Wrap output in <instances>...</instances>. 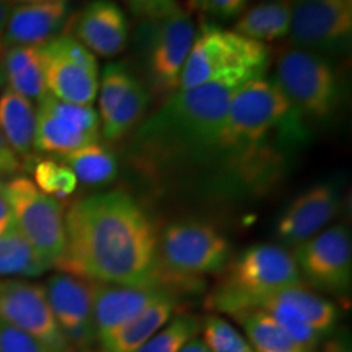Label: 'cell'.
<instances>
[{"instance_id": "e0dca14e", "label": "cell", "mask_w": 352, "mask_h": 352, "mask_svg": "<svg viewBox=\"0 0 352 352\" xmlns=\"http://www.w3.org/2000/svg\"><path fill=\"white\" fill-rule=\"evenodd\" d=\"M338 195L331 184H316L298 195L280 214L276 235L285 245L298 246L324 230L338 212Z\"/></svg>"}, {"instance_id": "9c48e42d", "label": "cell", "mask_w": 352, "mask_h": 352, "mask_svg": "<svg viewBox=\"0 0 352 352\" xmlns=\"http://www.w3.org/2000/svg\"><path fill=\"white\" fill-rule=\"evenodd\" d=\"M144 69L151 94L168 98L178 91L196 26L183 7L164 19L144 21Z\"/></svg>"}, {"instance_id": "f6af8a7d", "label": "cell", "mask_w": 352, "mask_h": 352, "mask_svg": "<svg viewBox=\"0 0 352 352\" xmlns=\"http://www.w3.org/2000/svg\"><path fill=\"white\" fill-rule=\"evenodd\" d=\"M264 2H267V0H264Z\"/></svg>"}, {"instance_id": "ba28073f", "label": "cell", "mask_w": 352, "mask_h": 352, "mask_svg": "<svg viewBox=\"0 0 352 352\" xmlns=\"http://www.w3.org/2000/svg\"><path fill=\"white\" fill-rule=\"evenodd\" d=\"M15 228L50 267H56L65 248L63 202L36 188L30 178L15 176L2 184Z\"/></svg>"}, {"instance_id": "74e56055", "label": "cell", "mask_w": 352, "mask_h": 352, "mask_svg": "<svg viewBox=\"0 0 352 352\" xmlns=\"http://www.w3.org/2000/svg\"><path fill=\"white\" fill-rule=\"evenodd\" d=\"M13 7V3L10 0H0V51L3 50L2 47V39H3V32H6V25H7V19L8 13H10Z\"/></svg>"}, {"instance_id": "8fae6325", "label": "cell", "mask_w": 352, "mask_h": 352, "mask_svg": "<svg viewBox=\"0 0 352 352\" xmlns=\"http://www.w3.org/2000/svg\"><path fill=\"white\" fill-rule=\"evenodd\" d=\"M47 94L74 104L94 107L98 94L96 57L74 36L59 34L41 46Z\"/></svg>"}, {"instance_id": "4dcf8cb0", "label": "cell", "mask_w": 352, "mask_h": 352, "mask_svg": "<svg viewBox=\"0 0 352 352\" xmlns=\"http://www.w3.org/2000/svg\"><path fill=\"white\" fill-rule=\"evenodd\" d=\"M33 183L38 189L56 199L70 196L78 184L76 175L67 165H64L63 162L59 164L56 160H50V158L36 162L33 168Z\"/></svg>"}, {"instance_id": "7c38bea8", "label": "cell", "mask_w": 352, "mask_h": 352, "mask_svg": "<svg viewBox=\"0 0 352 352\" xmlns=\"http://www.w3.org/2000/svg\"><path fill=\"white\" fill-rule=\"evenodd\" d=\"M311 287L321 292L344 296L352 285V240L344 226L328 227L296 246L292 254Z\"/></svg>"}, {"instance_id": "1f68e13d", "label": "cell", "mask_w": 352, "mask_h": 352, "mask_svg": "<svg viewBox=\"0 0 352 352\" xmlns=\"http://www.w3.org/2000/svg\"><path fill=\"white\" fill-rule=\"evenodd\" d=\"M0 352H50L41 342L34 340L21 331V329L12 327V324L0 321Z\"/></svg>"}, {"instance_id": "603a6c76", "label": "cell", "mask_w": 352, "mask_h": 352, "mask_svg": "<svg viewBox=\"0 0 352 352\" xmlns=\"http://www.w3.org/2000/svg\"><path fill=\"white\" fill-rule=\"evenodd\" d=\"M294 0H267L246 8L233 23V32L258 43L279 41L289 36Z\"/></svg>"}, {"instance_id": "52a82bcc", "label": "cell", "mask_w": 352, "mask_h": 352, "mask_svg": "<svg viewBox=\"0 0 352 352\" xmlns=\"http://www.w3.org/2000/svg\"><path fill=\"white\" fill-rule=\"evenodd\" d=\"M230 258V243L217 228L199 220H178L158 236L162 271L186 283H201V276L223 271Z\"/></svg>"}, {"instance_id": "30bf717a", "label": "cell", "mask_w": 352, "mask_h": 352, "mask_svg": "<svg viewBox=\"0 0 352 352\" xmlns=\"http://www.w3.org/2000/svg\"><path fill=\"white\" fill-rule=\"evenodd\" d=\"M290 46L331 57L346 54L352 39V0H294Z\"/></svg>"}, {"instance_id": "f546056e", "label": "cell", "mask_w": 352, "mask_h": 352, "mask_svg": "<svg viewBox=\"0 0 352 352\" xmlns=\"http://www.w3.org/2000/svg\"><path fill=\"white\" fill-rule=\"evenodd\" d=\"M134 76L124 64L111 63L98 77V116L100 122L111 114L129 88Z\"/></svg>"}, {"instance_id": "8992f818", "label": "cell", "mask_w": 352, "mask_h": 352, "mask_svg": "<svg viewBox=\"0 0 352 352\" xmlns=\"http://www.w3.org/2000/svg\"><path fill=\"white\" fill-rule=\"evenodd\" d=\"M272 80L300 120H331L342 101V85L331 59L289 46L276 59Z\"/></svg>"}, {"instance_id": "277c9868", "label": "cell", "mask_w": 352, "mask_h": 352, "mask_svg": "<svg viewBox=\"0 0 352 352\" xmlns=\"http://www.w3.org/2000/svg\"><path fill=\"white\" fill-rule=\"evenodd\" d=\"M270 60L266 44L241 36L233 30L204 23L195 34L178 90L210 83L241 87L263 77Z\"/></svg>"}, {"instance_id": "7a4b0ae2", "label": "cell", "mask_w": 352, "mask_h": 352, "mask_svg": "<svg viewBox=\"0 0 352 352\" xmlns=\"http://www.w3.org/2000/svg\"><path fill=\"white\" fill-rule=\"evenodd\" d=\"M236 88L210 83L170 95L155 113L140 122L134 135L135 153L153 164H170L217 152Z\"/></svg>"}, {"instance_id": "836d02e7", "label": "cell", "mask_w": 352, "mask_h": 352, "mask_svg": "<svg viewBox=\"0 0 352 352\" xmlns=\"http://www.w3.org/2000/svg\"><path fill=\"white\" fill-rule=\"evenodd\" d=\"M248 0H199V7L209 19L217 21L236 20L246 10Z\"/></svg>"}, {"instance_id": "3957f363", "label": "cell", "mask_w": 352, "mask_h": 352, "mask_svg": "<svg viewBox=\"0 0 352 352\" xmlns=\"http://www.w3.org/2000/svg\"><path fill=\"white\" fill-rule=\"evenodd\" d=\"M289 101L272 78L258 77L243 83L233 94L219 140L228 164L253 175L264 171L270 162V138L284 126H294Z\"/></svg>"}, {"instance_id": "ffe728a7", "label": "cell", "mask_w": 352, "mask_h": 352, "mask_svg": "<svg viewBox=\"0 0 352 352\" xmlns=\"http://www.w3.org/2000/svg\"><path fill=\"white\" fill-rule=\"evenodd\" d=\"M178 297L168 296L147 307L142 314L122 324L113 333L100 338L101 352H135L175 315Z\"/></svg>"}, {"instance_id": "2e32d148", "label": "cell", "mask_w": 352, "mask_h": 352, "mask_svg": "<svg viewBox=\"0 0 352 352\" xmlns=\"http://www.w3.org/2000/svg\"><path fill=\"white\" fill-rule=\"evenodd\" d=\"M168 296H176L162 284L94 285V320L96 336L103 338L142 314L147 307Z\"/></svg>"}, {"instance_id": "484cf974", "label": "cell", "mask_w": 352, "mask_h": 352, "mask_svg": "<svg viewBox=\"0 0 352 352\" xmlns=\"http://www.w3.org/2000/svg\"><path fill=\"white\" fill-rule=\"evenodd\" d=\"M245 329L253 352H307L263 310H243L232 315Z\"/></svg>"}, {"instance_id": "7402d4cb", "label": "cell", "mask_w": 352, "mask_h": 352, "mask_svg": "<svg viewBox=\"0 0 352 352\" xmlns=\"http://www.w3.org/2000/svg\"><path fill=\"white\" fill-rule=\"evenodd\" d=\"M0 63L6 74V83L12 91L36 104L47 94L41 46L6 47L0 54Z\"/></svg>"}, {"instance_id": "60d3db41", "label": "cell", "mask_w": 352, "mask_h": 352, "mask_svg": "<svg viewBox=\"0 0 352 352\" xmlns=\"http://www.w3.org/2000/svg\"><path fill=\"white\" fill-rule=\"evenodd\" d=\"M13 6L16 3H33V2H47V0H10Z\"/></svg>"}, {"instance_id": "f1b7e54d", "label": "cell", "mask_w": 352, "mask_h": 352, "mask_svg": "<svg viewBox=\"0 0 352 352\" xmlns=\"http://www.w3.org/2000/svg\"><path fill=\"white\" fill-rule=\"evenodd\" d=\"M201 340L210 352H253L243 334L222 316H206L201 321Z\"/></svg>"}, {"instance_id": "d590c367", "label": "cell", "mask_w": 352, "mask_h": 352, "mask_svg": "<svg viewBox=\"0 0 352 352\" xmlns=\"http://www.w3.org/2000/svg\"><path fill=\"white\" fill-rule=\"evenodd\" d=\"M15 228V220H13V214L6 195H3L2 186H0V235L7 233Z\"/></svg>"}, {"instance_id": "44dd1931", "label": "cell", "mask_w": 352, "mask_h": 352, "mask_svg": "<svg viewBox=\"0 0 352 352\" xmlns=\"http://www.w3.org/2000/svg\"><path fill=\"white\" fill-rule=\"evenodd\" d=\"M0 132L20 162L33 160L36 107L10 88L0 94Z\"/></svg>"}, {"instance_id": "d4e9b609", "label": "cell", "mask_w": 352, "mask_h": 352, "mask_svg": "<svg viewBox=\"0 0 352 352\" xmlns=\"http://www.w3.org/2000/svg\"><path fill=\"white\" fill-rule=\"evenodd\" d=\"M64 165H67L76 175L77 182L91 188H101L116 179L120 164L116 155L107 145L95 142L60 157Z\"/></svg>"}, {"instance_id": "b9f144b4", "label": "cell", "mask_w": 352, "mask_h": 352, "mask_svg": "<svg viewBox=\"0 0 352 352\" xmlns=\"http://www.w3.org/2000/svg\"><path fill=\"white\" fill-rule=\"evenodd\" d=\"M188 2H189V6H191V7L199 6V0H188Z\"/></svg>"}, {"instance_id": "d6a6232c", "label": "cell", "mask_w": 352, "mask_h": 352, "mask_svg": "<svg viewBox=\"0 0 352 352\" xmlns=\"http://www.w3.org/2000/svg\"><path fill=\"white\" fill-rule=\"evenodd\" d=\"M122 2L142 21L164 19L182 7L178 0H122Z\"/></svg>"}, {"instance_id": "ac0fdd59", "label": "cell", "mask_w": 352, "mask_h": 352, "mask_svg": "<svg viewBox=\"0 0 352 352\" xmlns=\"http://www.w3.org/2000/svg\"><path fill=\"white\" fill-rule=\"evenodd\" d=\"M74 38L95 57H116L124 51L129 23L122 8L111 0H91L78 13Z\"/></svg>"}, {"instance_id": "4316f807", "label": "cell", "mask_w": 352, "mask_h": 352, "mask_svg": "<svg viewBox=\"0 0 352 352\" xmlns=\"http://www.w3.org/2000/svg\"><path fill=\"white\" fill-rule=\"evenodd\" d=\"M47 270L51 267L16 228L0 235V279H32Z\"/></svg>"}, {"instance_id": "4fadbf2b", "label": "cell", "mask_w": 352, "mask_h": 352, "mask_svg": "<svg viewBox=\"0 0 352 352\" xmlns=\"http://www.w3.org/2000/svg\"><path fill=\"white\" fill-rule=\"evenodd\" d=\"M95 142H100V116L94 107L43 96L36 107L34 151L64 157Z\"/></svg>"}, {"instance_id": "8d00e7d4", "label": "cell", "mask_w": 352, "mask_h": 352, "mask_svg": "<svg viewBox=\"0 0 352 352\" xmlns=\"http://www.w3.org/2000/svg\"><path fill=\"white\" fill-rule=\"evenodd\" d=\"M320 352H352V351L346 338L338 336V338H329V340L323 344V347H321Z\"/></svg>"}, {"instance_id": "d6986e66", "label": "cell", "mask_w": 352, "mask_h": 352, "mask_svg": "<svg viewBox=\"0 0 352 352\" xmlns=\"http://www.w3.org/2000/svg\"><path fill=\"white\" fill-rule=\"evenodd\" d=\"M69 0L16 3L8 13L2 47L44 46L59 36L69 19Z\"/></svg>"}, {"instance_id": "f35d334b", "label": "cell", "mask_w": 352, "mask_h": 352, "mask_svg": "<svg viewBox=\"0 0 352 352\" xmlns=\"http://www.w3.org/2000/svg\"><path fill=\"white\" fill-rule=\"evenodd\" d=\"M179 352H210L208 347H206L204 342H202L201 338H192L191 341H188L186 344H184Z\"/></svg>"}, {"instance_id": "7bdbcfd3", "label": "cell", "mask_w": 352, "mask_h": 352, "mask_svg": "<svg viewBox=\"0 0 352 352\" xmlns=\"http://www.w3.org/2000/svg\"><path fill=\"white\" fill-rule=\"evenodd\" d=\"M85 352H101V349H100V351H96V349H90V351H85Z\"/></svg>"}, {"instance_id": "ee69618b", "label": "cell", "mask_w": 352, "mask_h": 352, "mask_svg": "<svg viewBox=\"0 0 352 352\" xmlns=\"http://www.w3.org/2000/svg\"><path fill=\"white\" fill-rule=\"evenodd\" d=\"M2 184H3V183H0V186H2Z\"/></svg>"}, {"instance_id": "5b68a950", "label": "cell", "mask_w": 352, "mask_h": 352, "mask_svg": "<svg viewBox=\"0 0 352 352\" xmlns=\"http://www.w3.org/2000/svg\"><path fill=\"white\" fill-rule=\"evenodd\" d=\"M303 284L292 253L277 245H254L228 264L206 307L219 314L241 311L253 298L277 289Z\"/></svg>"}, {"instance_id": "ab89813d", "label": "cell", "mask_w": 352, "mask_h": 352, "mask_svg": "<svg viewBox=\"0 0 352 352\" xmlns=\"http://www.w3.org/2000/svg\"><path fill=\"white\" fill-rule=\"evenodd\" d=\"M3 87H6V74H3L2 63H0V94L3 91Z\"/></svg>"}, {"instance_id": "6da1fadb", "label": "cell", "mask_w": 352, "mask_h": 352, "mask_svg": "<svg viewBox=\"0 0 352 352\" xmlns=\"http://www.w3.org/2000/svg\"><path fill=\"white\" fill-rule=\"evenodd\" d=\"M64 226L65 248L56 264L59 272L100 284L165 285L155 226L127 192H96L72 202Z\"/></svg>"}, {"instance_id": "e575fe53", "label": "cell", "mask_w": 352, "mask_h": 352, "mask_svg": "<svg viewBox=\"0 0 352 352\" xmlns=\"http://www.w3.org/2000/svg\"><path fill=\"white\" fill-rule=\"evenodd\" d=\"M21 170V162L12 152L8 144L0 132V176H13Z\"/></svg>"}, {"instance_id": "83f0119b", "label": "cell", "mask_w": 352, "mask_h": 352, "mask_svg": "<svg viewBox=\"0 0 352 352\" xmlns=\"http://www.w3.org/2000/svg\"><path fill=\"white\" fill-rule=\"evenodd\" d=\"M201 321L195 315L182 314L171 320L135 352H179V349L196 338L201 331Z\"/></svg>"}, {"instance_id": "9a60e30c", "label": "cell", "mask_w": 352, "mask_h": 352, "mask_svg": "<svg viewBox=\"0 0 352 352\" xmlns=\"http://www.w3.org/2000/svg\"><path fill=\"white\" fill-rule=\"evenodd\" d=\"M94 285L91 280L67 272H57L44 284L52 316L74 352L95 349L98 344L94 320Z\"/></svg>"}, {"instance_id": "cb8c5ba5", "label": "cell", "mask_w": 352, "mask_h": 352, "mask_svg": "<svg viewBox=\"0 0 352 352\" xmlns=\"http://www.w3.org/2000/svg\"><path fill=\"white\" fill-rule=\"evenodd\" d=\"M152 103V94L139 78H132L129 88L111 114L100 122V134L108 142H116L144 120Z\"/></svg>"}, {"instance_id": "5bb4252c", "label": "cell", "mask_w": 352, "mask_h": 352, "mask_svg": "<svg viewBox=\"0 0 352 352\" xmlns=\"http://www.w3.org/2000/svg\"><path fill=\"white\" fill-rule=\"evenodd\" d=\"M0 321L30 334L50 352H74L52 316L43 284L0 279Z\"/></svg>"}]
</instances>
